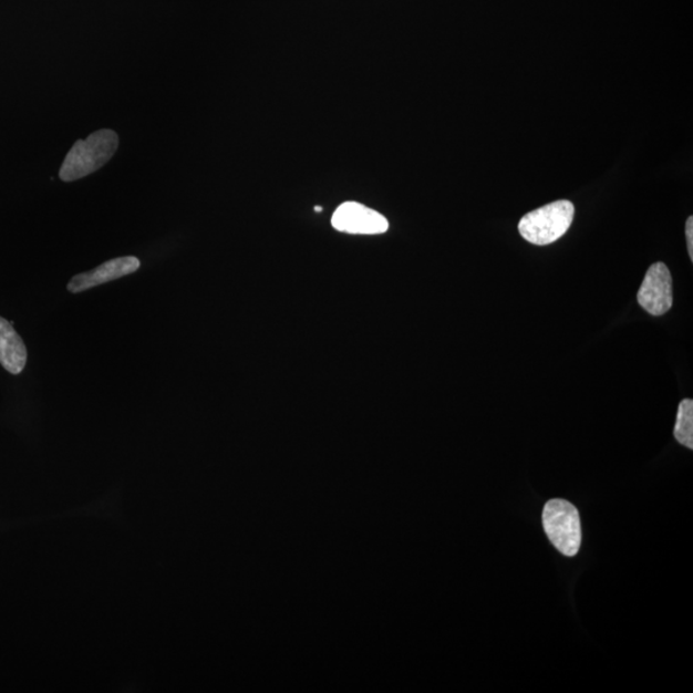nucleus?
<instances>
[{
	"label": "nucleus",
	"mask_w": 693,
	"mask_h": 693,
	"mask_svg": "<svg viewBox=\"0 0 693 693\" xmlns=\"http://www.w3.org/2000/svg\"><path fill=\"white\" fill-rule=\"evenodd\" d=\"M118 148V135L110 128H103L77 141L63 161L60 177L70 183L99 172L114 157Z\"/></svg>",
	"instance_id": "f257e3e1"
},
{
	"label": "nucleus",
	"mask_w": 693,
	"mask_h": 693,
	"mask_svg": "<svg viewBox=\"0 0 693 693\" xmlns=\"http://www.w3.org/2000/svg\"><path fill=\"white\" fill-rule=\"evenodd\" d=\"M575 213V206L569 200H556L537 208L520 220V236L531 245H551L569 230Z\"/></svg>",
	"instance_id": "f03ea898"
},
{
	"label": "nucleus",
	"mask_w": 693,
	"mask_h": 693,
	"mask_svg": "<svg viewBox=\"0 0 693 693\" xmlns=\"http://www.w3.org/2000/svg\"><path fill=\"white\" fill-rule=\"evenodd\" d=\"M544 528L551 544L562 555L576 556L582 545V526L573 504L566 499H551L542 514Z\"/></svg>",
	"instance_id": "7ed1b4c3"
},
{
	"label": "nucleus",
	"mask_w": 693,
	"mask_h": 693,
	"mask_svg": "<svg viewBox=\"0 0 693 693\" xmlns=\"http://www.w3.org/2000/svg\"><path fill=\"white\" fill-rule=\"evenodd\" d=\"M637 300L652 317H662L673 306V280L671 271L663 262H656L648 270Z\"/></svg>",
	"instance_id": "20e7f679"
},
{
	"label": "nucleus",
	"mask_w": 693,
	"mask_h": 693,
	"mask_svg": "<svg viewBox=\"0 0 693 693\" xmlns=\"http://www.w3.org/2000/svg\"><path fill=\"white\" fill-rule=\"evenodd\" d=\"M333 228L356 236H376L390 229V223L382 214L358 203H345L335 209Z\"/></svg>",
	"instance_id": "39448f33"
},
{
	"label": "nucleus",
	"mask_w": 693,
	"mask_h": 693,
	"mask_svg": "<svg viewBox=\"0 0 693 693\" xmlns=\"http://www.w3.org/2000/svg\"><path fill=\"white\" fill-rule=\"evenodd\" d=\"M141 269V261L136 257H120L104 262L92 271L79 273L71 279L68 285L69 292L82 293L87 289L108 283V281L131 276V273Z\"/></svg>",
	"instance_id": "423d86ee"
},
{
	"label": "nucleus",
	"mask_w": 693,
	"mask_h": 693,
	"mask_svg": "<svg viewBox=\"0 0 693 693\" xmlns=\"http://www.w3.org/2000/svg\"><path fill=\"white\" fill-rule=\"evenodd\" d=\"M28 350L10 321L0 318V364L11 374L18 375L25 369Z\"/></svg>",
	"instance_id": "0eeeda50"
},
{
	"label": "nucleus",
	"mask_w": 693,
	"mask_h": 693,
	"mask_svg": "<svg viewBox=\"0 0 693 693\" xmlns=\"http://www.w3.org/2000/svg\"><path fill=\"white\" fill-rule=\"evenodd\" d=\"M674 437L684 447L693 448V401L683 400L676 414Z\"/></svg>",
	"instance_id": "6e6552de"
},
{
	"label": "nucleus",
	"mask_w": 693,
	"mask_h": 693,
	"mask_svg": "<svg viewBox=\"0 0 693 693\" xmlns=\"http://www.w3.org/2000/svg\"><path fill=\"white\" fill-rule=\"evenodd\" d=\"M687 248L691 261H693V217L690 216L686 223Z\"/></svg>",
	"instance_id": "1a4fd4ad"
},
{
	"label": "nucleus",
	"mask_w": 693,
	"mask_h": 693,
	"mask_svg": "<svg viewBox=\"0 0 693 693\" xmlns=\"http://www.w3.org/2000/svg\"><path fill=\"white\" fill-rule=\"evenodd\" d=\"M321 209H322L321 207H316L317 213H321Z\"/></svg>",
	"instance_id": "9d476101"
}]
</instances>
